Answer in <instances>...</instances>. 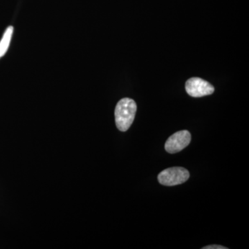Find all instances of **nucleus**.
Segmentation results:
<instances>
[{"mask_svg": "<svg viewBox=\"0 0 249 249\" xmlns=\"http://www.w3.org/2000/svg\"><path fill=\"white\" fill-rule=\"evenodd\" d=\"M137 104L134 100L124 98L118 102L115 109L116 127L121 132H126L132 125L137 112Z\"/></svg>", "mask_w": 249, "mask_h": 249, "instance_id": "1", "label": "nucleus"}, {"mask_svg": "<svg viewBox=\"0 0 249 249\" xmlns=\"http://www.w3.org/2000/svg\"><path fill=\"white\" fill-rule=\"evenodd\" d=\"M189 178V172L186 168L174 167L167 168L160 173L158 181L163 186H173L186 182Z\"/></svg>", "mask_w": 249, "mask_h": 249, "instance_id": "2", "label": "nucleus"}, {"mask_svg": "<svg viewBox=\"0 0 249 249\" xmlns=\"http://www.w3.org/2000/svg\"><path fill=\"white\" fill-rule=\"evenodd\" d=\"M187 93L195 98H200L214 93V88L211 83L200 78H191L186 83Z\"/></svg>", "mask_w": 249, "mask_h": 249, "instance_id": "3", "label": "nucleus"}, {"mask_svg": "<svg viewBox=\"0 0 249 249\" xmlns=\"http://www.w3.org/2000/svg\"><path fill=\"white\" fill-rule=\"evenodd\" d=\"M191 142V134L188 131L181 130L173 134L165 142V149L170 154H175L186 148Z\"/></svg>", "mask_w": 249, "mask_h": 249, "instance_id": "4", "label": "nucleus"}, {"mask_svg": "<svg viewBox=\"0 0 249 249\" xmlns=\"http://www.w3.org/2000/svg\"><path fill=\"white\" fill-rule=\"evenodd\" d=\"M13 33H14V27L12 26H10L5 31L2 38L0 41V58L4 56L9 49L11 38H12Z\"/></svg>", "mask_w": 249, "mask_h": 249, "instance_id": "5", "label": "nucleus"}, {"mask_svg": "<svg viewBox=\"0 0 249 249\" xmlns=\"http://www.w3.org/2000/svg\"><path fill=\"white\" fill-rule=\"evenodd\" d=\"M227 247H222L220 245H210L205 247L203 249H227Z\"/></svg>", "mask_w": 249, "mask_h": 249, "instance_id": "6", "label": "nucleus"}]
</instances>
